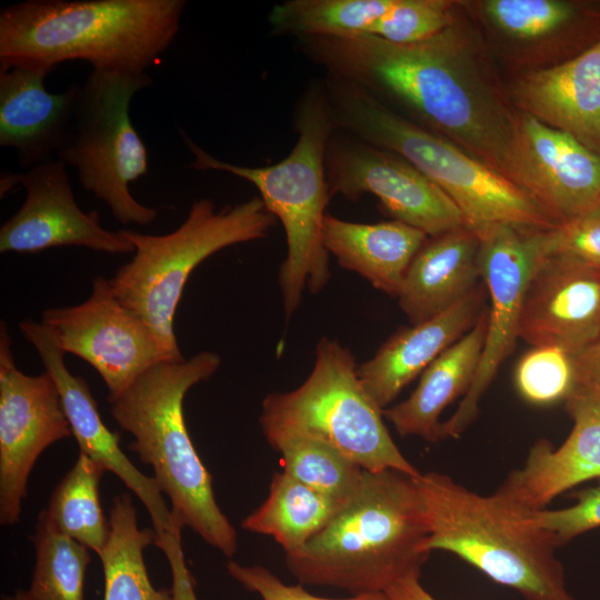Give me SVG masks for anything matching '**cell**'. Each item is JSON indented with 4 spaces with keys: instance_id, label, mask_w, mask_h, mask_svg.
<instances>
[{
    "instance_id": "e0dca14e",
    "label": "cell",
    "mask_w": 600,
    "mask_h": 600,
    "mask_svg": "<svg viewBox=\"0 0 600 600\" xmlns=\"http://www.w3.org/2000/svg\"><path fill=\"white\" fill-rule=\"evenodd\" d=\"M506 177L554 224L600 208V154L519 110Z\"/></svg>"
},
{
    "instance_id": "6da1fadb",
    "label": "cell",
    "mask_w": 600,
    "mask_h": 600,
    "mask_svg": "<svg viewBox=\"0 0 600 600\" xmlns=\"http://www.w3.org/2000/svg\"><path fill=\"white\" fill-rule=\"evenodd\" d=\"M296 42L324 76L359 86L506 177L516 109L496 59L462 8L451 26L414 43L397 44L368 34Z\"/></svg>"
},
{
    "instance_id": "3957f363",
    "label": "cell",
    "mask_w": 600,
    "mask_h": 600,
    "mask_svg": "<svg viewBox=\"0 0 600 600\" xmlns=\"http://www.w3.org/2000/svg\"><path fill=\"white\" fill-rule=\"evenodd\" d=\"M416 477L398 470L364 471L357 491L332 520L296 553L288 570L300 583L361 594L384 592L420 576L430 552Z\"/></svg>"
},
{
    "instance_id": "484cf974",
    "label": "cell",
    "mask_w": 600,
    "mask_h": 600,
    "mask_svg": "<svg viewBox=\"0 0 600 600\" xmlns=\"http://www.w3.org/2000/svg\"><path fill=\"white\" fill-rule=\"evenodd\" d=\"M488 309L472 329L442 352L420 376L408 399L383 410L401 437L416 436L429 442L441 440L442 411L470 388L484 346Z\"/></svg>"
},
{
    "instance_id": "7402d4cb",
    "label": "cell",
    "mask_w": 600,
    "mask_h": 600,
    "mask_svg": "<svg viewBox=\"0 0 600 600\" xmlns=\"http://www.w3.org/2000/svg\"><path fill=\"white\" fill-rule=\"evenodd\" d=\"M52 70L0 67V146L12 149L27 170L51 161L70 130L78 83L62 92L48 91L44 79Z\"/></svg>"
},
{
    "instance_id": "60d3db41",
    "label": "cell",
    "mask_w": 600,
    "mask_h": 600,
    "mask_svg": "<svg viewBox=\"0 0 600 600\" xmlns=\"http://www.w3.org/2000/svg\"><path fill=\"white\" fill-rule=\"evenodd\" d=\"M1 600H32L27 590L17 589L13 593L2 594Z\"/></svg>"
},
{
    "instance_id": "1f68e13d",
    "label": "cell",
    "mask_w": 600,
    "mask_h": 600,
    "mask_svg": "<svg viewBox=\"0 0 600 600\" xmlns=\"http://www.w3.org/2000/svg\"><path fill=\"white\" fill-rule=\"evenodd\" d=\"M31 541L36 564L27 591L32 600H84L89 549L58 531L44 510L38 516Z\"/></svg>"
},
{
    "instance_id": "7c38bea8",
    "label": "cell",
    "mask_w": 600,
    "mask_h": 600,
    "mask_svg": "<svg viewBox=\"0 0 600 600\" xmlns=\"http://www.w3.org/2000/svg\"><path fill=\"white\" fill-rule=\"evenodd\" d=\"M330 198H378L394 218L433 237L466 227L450 198L408 160L388 149L336 129L324 153Z\"/></svg>"
},
{
    "instance_id": "e575fe53",
    "label": "cell",
    "mask_w": 600,
    "mask_h": 600,
    "mask_svg": "<svg viewBox=\"0 0 600 600\" xmlns=\"http://www.w3.org/2000/svg\"><path fill=\"white\" fill-rule=\"evenodd\" d=\"M542 254L569 257L600 271V208L543 230Z\"/></svg>"
},
{
    "instance_id": "cb8c5ba5",
    "label": "cell",
    "mask_w": 600,
    "mask_h": 600,
    "mask_svg": "<svg viewBox=\"0 0 600 600\" xmlns=\"http://www.w3.org/2000/svg\"><path fill=\"white\" fill-rule=\"evenodd\" d=\"M479 248L478 233L467 227L427 239L411 261L398 296L411 324L449 309L482 281Z\"/></svg>"
},
{
    "instance_id": "ab89813d",
    "label": "cell",
    "mask_w": 600,
    "mask_h": 600,
    "mask_svg": "<svg viewBox=\"0 0 600 600\" xmlns=\"http://www.w3.org/2000/svg\"><path fill=\"white\" fill-rule=\"evenodd\" d=\"M420 576H410L392 583L384 593L390 600H437L420 583Z\"/></svg>"
},
{
    "instance_id": "f35d334b",
    "label": "cell",
    "mask_w": 600,
    "mask_h": 600,
    "mask_svg": "<svg viewBox=\"0 0 600 600\" xmlns=\"http://www.w3.org/2000/svg\"><path fill=\"white\" fill-rule=\"evenodd\" d=\"M574 356L580 376L600 391V337Z\"/></svg>"
},
{
    "instance_id": "52a82bcc",
    "label": "cell",
    "mask_w": 600,
    "mask_h": 600,
    "mask_svg": "<svg viewBox=\"0 0 600 600\" xmlns=\"http://www.w3.org/2000/svg\"><path fill=\"white\" fill-rule=\"evenodd\" d=\"M338 129L408 160L436 183L478 234L498 226L554 223L512 181L467 150L391 110L351 82L322 79Z\"/></svg>"
},
{
    "instance_id": "603a6c76",
    "label": "cell",
    "mask_w": 600,
    "mask_h": 600,
    "mask_svg": "<svg viewBox=\"0 0 600 600\" xmlns=\"http://www.w3.org/2000/svg\"><path fill=\"white\" fill-rule=\"evenodd\" d=\"M486 294L481 281L443 312L399 329L372 358L358 364L360 382L380 409H387L404 387L472 329L486 308Z\"/></svg>"
},
{
    "instance_id": "ba28073f",
    "label": "cell",
    "mask_w": 600,
    "mask_h": 600,
    "mask_svg": "<svg viewBox=\"0 0 600 600\" xmlns=\"http://www.w3.org/2000/svg\"><path fill=\"white\" fill-rule=\"evenodd\" d=\"M274 224L260 197L219 211L210 199L194 200L186 220L169 233L122 229L134 254L108 279L109 284L116 298L151 329L169 358L182 360L173 323L192 271L227 247L267 237Z\"/></svg>"
},
{
    "instance_id": "7a4b0ae2",
    "label": "cell",
    "mask_w": 600,
    "mask_h": 600,
    "mask_svg": "<svg viewBox=\"0 0 600 600\" xmlns=\"http://www.w3.org/2000/svg\"><path fill=\"white\" fill-rule=\"evenodd\" d=\"M186 0H28L0 10V67L84 60L147 73L171 46Z\"/></svg>"
},
{
    "instance_id": "4316f807",
    "label": "cell",
    "mask_w": 600,
    "mask_h": 600,
    "mask_svg": "<svg viewBox=\"0 0 600 600\" xmlns=\"http://www.w3.org/2000/svg\"><path fill=\"white\" fill-rule=\"evenodd\" d=\"M346 501L319 492L286 471L276 472L263 503L241 527L269 536L286 554L301 550L336 516Z\"/></svg>"
},
{
    "instance_id": "277c9868",
    "label": "cell",
    "mask_w": 600,
    "mask_h": 600,
    "mask_svg": "<svg viewBox=\"0 0 600 600\" xmlns=\"http://www.w3.org/2000/svg\"><path fill=\"white\" fill-rule=\"evenodd\" d=\"M220 364L213 351L159 362L108 402L113 419L133 437L128 448L151 466L173 519L232 557L237 532L216 501L212 476L192 443L183 413L186 393L212 377Z\"/></svg>"
},
{
    "instance_id": "44dd1931",
    "label": "cell",
    "mask_w": 600,
    "mask_h": 600,
    "mask_svg": "<svg viewBox=\"0 0 600 600\" xmlns=\"http://www.w3.org/2000/svg\"><path fill=\"white\" fill-rule=\"evenodd\" d=\"M506 89L516 110L600 154V41L561 64L516 72Z\"/></svg>"
},
{
    "instance_id": "2e32d148",
    "label": "cell",
    "mask_w": 600,
    "mask_h": 600,
    "mask_svg": "<svg viewBox=\"0 0 600 600\" xmlns=\"http://www.w3.org/2000/svg\"><path fill=\"white\" fill-rule=\"evenodd\" d=\"M18 186L26 189L27 197L21 208L1 226V253H36L70 246L110 254L134 252L122 230L106 229L97 210L84 212L78 206L61 160H51L24 172L1 173V198Z\"/></svg>"
},
{
    "instance_id": "ffe728a7",
    "label": "cell",
    "mask_w": 600,
    "mask_h": 600,
    "mask_svg": "<svg viewBox=\"0 0 600 600\" xmlns=\"http://www.w3.org/2000/svg\"><path fill=\"white\" fill-rule=\"evenodd\" d=\"M564 404L573 422L568 438L557 449L546 439L537 441L523 467L498 488L523 510L546 509L564 491L600 479V391L580 376Z\"/></svg>"
},
{
    "instance_id": "9a60e30c",
    "label": "cell",
    "mask_w": 600,
    "mask_h": 600,
    "mask_svg": "<svg viewBox=\"0 0 600 600\" xmlns=\"http://www.w3.org/2000/svg\"><path fill=\"white\" fill-rule=\"evenodd\" d=\"M6 322L0 327V523L14 526L40 454L72 436L52 378L21 372Z\"/></svg>"
},
{
    "instance_id": "8fae6325",
    "label": "cell",
    "mask_w": 600,
    "mask_h": 600,
    "mask_svg": "<svg viewBox=\"0 0 600 600\" xmlns=\"http://www.w3.org/2000/svg\"><path fill=\"white\" fill-rule=\"evenodd\" d=\"M496 61L551 68L600 41V0H459Z\"/></svg>"
},
{
    "instance_id": "d6a6232c",
    "label": "cell",
    "mask_w": 600,
    "mask_h": 600,
    "mask_svg": "<svg viewBox=\"0 0 600 600\" xmlns=\"http://www.w3.org/2000/svg\"><path fill=\"white\" fill-rule=\"evenodd\" d=\"M513 379L523 400L548 406L571 394L580 372L573 353L557 346H538L519 359Z\"/></svg>"
},
{
    "instance_id": "f1b7e54d",
    "label": "cell",
    "mask_w": 600,
    "mask_h": 600,
    "mask_svg": "<svg viewBox=\"0 0 600 600\" xmlns=\"http://www.w3.org/2000/svg\"><path fill=\"white\" fill-rule=\"evenodd\" d=\"M262 432L283 461L287 473L341 501L359 488L364 471L329 443L276 421L259 419Z\"/></svg>"
},
{
    "instance_id": "5bb4252c",
    "label": "cell",
    "mask_w": 600,
    "mask_h": 600,
    "mask_svg": "<svg viewBox=\"0 0 600 600\" xmlns=\"http://www.w3.org/2000/svg\"><path fill=\"white\" fill-rule=\"evenodd\" d=\"M41 323L64 352L88 362L112 398L154 364L173 361L151 329L113 294L109 280L97 277L80 304L48 308Z\"/></svg>"
},
{
    "instance_id": "8d00e7d4",
    "label": "cell",
    "mask_w": 600,
    "mask_h": 600,
    "mask_svg": "<svg viewBox=\"0 0 600 600\" xmlns=\"http://www.w3.org/2000/svg\"><path fill=\"white\" fill-rule=\"evenodd\" d=\"M227 570L244 589L258 593L262 600H390L384 592L361 593L343 599L318 597L304 590L300 584L283 583L262 566H243L229 561Z\"/></svg>"
},
{
    "instance_id": "5b68a950",
    "label": "cell",
    "mask_w": 600,
    "mask_h": 600,
    "mask_svg": "<svg viewBox=\"0 0 600 600\" xmlns=\"http://www.w3.org/2000/svg\"><path fill=\"white\" fill-rule=\"evenodd\" d=\"M297 141L281 161L247 167L220 160L199 147L183 130L180 134L193 156L189 168L222 171L252 183L267 210L282 223L287 254L279 286L287 318L300 306L304 290L321 291L330 279L329 253L322 232L330 199L324 153L337 129L322 80L310 83L294 111Z\"/></svg>"
},
{
    "instance_id": "4dcf8cb0",
    "label": "cell",
    "mask_w": 600,
    "mask_h": 600,
    "mask_svg": "<svg viewBox=\"0 0 600 600\" xmlns=\"http://www.w3.org/2000/svg\"><path fill=\"white\" fill-rule=\"evenodd\" d=\"M104 472L100 463L79 452L73 467L52 491L44 510L58 531L98 556L109 537V520L99 498V483Z\"/></svg>"
},
{
    "instance_id": "30bf717a",
    "label": "cell",
    "mask_w": 600,
    "mask_h": 600,
    "mask_svg": "<svg viewBox=\"0 0 600 600\" xmlns=\"http://www.w3.org/2000/svg\"><path fill=\"white\" fill-rule=\"evenodd\" d=\"M352 352L322 337L308 378L296 389L267 396L260 419L283 423L318 438L366 471L421 472L401 453L380 409L358 377Z\"/></svg>"
},
{
    "instance_id": "d4e9b609",
    "label": "cell",
    "mask_w": 600,
    "mask_h": 600,
    "mask_svg": "<svg viewBox=\"0 0 600 600\" xmlns=\"http://www.w3.org/2000/svg\"><path fill=\"white\" fill-rule=\"evenodd\" d=\"M428 238L423 231L394 219L360 223L329 213L322 232L324 248L340 267L396 298L411 261Z\"/></svg>"
},
{
    "instance_id": "ac0fdd59",
    "label": "cell",
    "mask_w": 600,
    "mask_h": 600,
    "mask_svg": "<svg viewBox=\"0 0 600 600\" xmlns=\"http://www.w3.org/2000/svg\"><path fill=\"white\" fill-rule=\"evenodd\" d=\"M19 330L34 347L46 372L57 386L79 452L116 474L138 497L151 518L156 536L180 524L173 519L153 477L139 471L121 450L120 434L103 423L87 381L70 372L64 363L66 353L52 341L43 324L27 319L19 323Z\"/></svg>"
},
{
    "instance_id": "f546056e",
    "label": "cell",
    "mask_w": 600,
    "mask_h": 600,
    "mask_svg": "<svg viewBox=\"0 0 600 600\" xmlns=\"http://www.w3.org/2000/svg\"><path fill=\"white\" fill-rule=\"evenodd\" d=\"M394 0H286L268 21L274 36L348 38L367 34Z\"/></svg>"
},
{
    "instance_id": "836d02e7",
    "label": "cell",
    "mask_w": 600,
    "mask_h": 600,
    "mask_svg": "<svg viewBox=\"0 0 600 600\" xmlns=\"http://www.w3.org/2000/svg\"><path fill=\"white\" fill-rule=\"evenodd\" d=\"M460 13L459 0H394L367 34L397 44L414 43L451 26Z\"/></svg>"
},
{
    "instance_id": "d590c367",
    "label": "cell",
    "mask_w": 600,
    "mask_h": 600,
    "mask_svg": "<svg viewBox=\"0 0 600 600\" xmlns=\"http://www.w3.org/2000/svg\"><path fill=\"white\" fill-rule=\"evenodd\" d=\"M576 503L558 510H524L537 527L551 533L558 547L600 527V479L596 487L574 493Z\"/></svg>"
},
{
    "instance_id": "4fadbf2b",
    "label": "cell",
    "mask_w": 600,
    "mask_h": 600,
    "mask_svg": "<svg viewBox=\"0 0 600 600\" xmlns=\"http://www.w3.org/2000/svg\"><path fill=\"white\" fill-rule=\"evenodd\" d=\"M542 231L498 226L478 234L480 274L490 299L486 340L470 388L441 423V439L459 438L476 419L483 393L516 346L526 291L542 256Z\"/></svg>"
},
{
    "instance_id": "9c48e42d",
    "label": "cell",
    "mask_w": 600,
    "mask_h": 600,
    "mask_svg": "<svg viewBox=\"0 0 600 600\" xmlns=\"http://www.w3.org/2000/svg\"><path fill=\"white\" fill-rule=\"evenodd\" d=\"M151 83L148 73L91 70L78 83L70 130L57 153L122 224L147 226L158 217V209L140 203L130 190L149 171L148 150L132 124L130 103Z\"/></svg>"
},
{
    "instance_id": "83f0119b",
    "label": "cell",
    "mask_w": 600,
    "mask_h": 600,
    "mask_svg": "<svg viewBox=\"0 0 600 600\" xmlns=\"http://www.w3.org/2000/svg\"><path fill=\"white\" fill-rule=\"evenodd\" d=\"M154 540L153 529L139 527L132 497L116 496L109 510V537L98 556L104 577L103 600H172L171 590L152 584L144 563L143 551Z\"/></svg>"
},
{
    "instance_id": "74e56055",
    "label": "cell",
    "mask_w": 600,
    "mask_h": 600,
    "mask_svg": "<svg viewBox=\"0 0 600 600\" xmlns=\"http://www.w3.org/2000/svg\"><path fill=\"white\" fill-rule=\"evenodd\" d=\"M182 529L177 524L172 530L156 536L154 543L168 560L171 571L172 600H198L193 577L187 566L182 548Z\"/></svg>"
},
{
    "instance_id": "d6986e66",
    "label": "cell",
    "mask_w": 600,
    "mask_h": 600,
    "mask_svg": "<svg viewBox=\"0 0 600 600\" xmlns=\"http://www.w3.org/2000/svg\"><path fill=\"white\" fill-rule=\"evenodd\" d=\"M600 337V271L569 257L539 259L530 278L519 338L578 354Z\"/></svg>"
},
{
    "instance_id": "8992f818",
    "label": "cell",
    "mask_w": 600,
    "mask_h": 600,
    "mask_svg": "<svg viewBox=\"0 0 600 600\" xmlns=\"http://www.w3.org/2000/svg\"><path fill=\"white\" fill-rule=\"evenodd\" d=\"M414 479L429 552L453 553L526 600H577L567 589L554 538L501 492L482 496L433 471Z\"/></svg>"
}]
</instances>
